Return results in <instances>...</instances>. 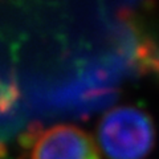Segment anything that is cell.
I'll use <instances>...</instances> for the list:
<instances>
[{
    "instance_id": "7a4b0ae2",
    "label": "cell",
    "mask_w": 159,
    "mask_h": 159,
    "mask_svg": "<svg viewBox=\"0 0 159 159\" xmlns=\"http://www.w3.org/2000/svg\"><path fill=\"white\" fill-rule=\"evenodd\" d=\"M29 159H101L88 131L73 125L33 127L21 138Z\"/></svg>"
},
{
    "instance_id": "6da1fadb",
    "label": "cell",
    "mask_w": 159,
    "mask_h": 159,
    "mask_svg": "<svg viewBox=\"0 0 159 159\" xmlns=\"http://www.w3.org/2000/svg\"><path fill=\"white\" fill-rule=\"evenodd\" d=\"M97 139L107 159H147L155 147L157 131L148 113L123 105L109 110L101 118Z\"/></svg>"
}]
</instances>
